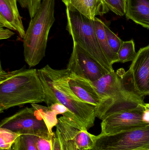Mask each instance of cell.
Masks as SVG:
<instances>
[{
    "label": "cell",
    "mask_w": 149,
    "mask_h": 150,
    "mask_svg": "<svg viewBox=\"0 0 149 150\" xmlns=\"http://www.w3.org/2000/svg\"><path fill=\"white\" fill-rule=\"evenodd\" d=\"M92 83L101 98L95 113L101 120L115 114L145 108L144 97L135 91L129 76L122 69L108 73Z\"/></svg>",
    "instance_id": "cell-1"
},
{
    "label": "cell",
    "mask_w": 149,
    "mask_h": 150,
    "mask_svg": "<svg viewBox=\"0 0 149 150\" xmlns=\"http://www.w3.org/2000/svg\"><path fill=\"white\" fill-rule=\"evenodd\" d=\"M37 71L47 106L54 103L62 104L87 130L94 126L96 106L81 100L73 93L68 82L71 73L68 69H54L47 65Z\"/></svg>",
    "instance_id": "cell-2"
},
{
    "label": "cell",
    "mask_w": 149,
    "mask_h": 150,
    "mask_svg": "<svg viewBox=\"0 0 149 150\" xmlns=\"http://www.w3.org/2000/svg\"><path fill=\"white\" fill-rule=\"evenodd\" d=\"M44 101L43 88L36 69L22 68L7 72L1 65V113L11 108Z\"/></svg>",
    "instance_id": "cell-3"
},
{
    "label": "cell",
    "mask_w": 149,
    "mask_h": 150,
    "mask_svg": "<svg viewBox=\"0 0 149 150\" xmlns=\"http://www.w3.org/2000/svg\"><path fill=\"white\" fill-rule=\"evenodd\" d=\"M54 8L55 0H43L29 24L23 41L24 60L29 67L45 56L49 33L56 20Z\"/></svg>",
    "instance_id": "cell-4"
},
{
    "label": "cell",
    "mask_w": 149,
    "mask_h": 150,
    "mask_svg": "<svg viewBox=\"0 0 149 150\" xmlns=\"http://www.w3.org/2000/svg\"><path fill=\"white\" fill-rule=\"evenodd\" d=\"M66 29L76 43L99 62L108 72L114 71L100 46L94 20L89 19L76 10L66 7Z\"/></svg>",
    "instance_id": "cell-5"
},
{
    "label": "cell",
    "mask_w": 149,
    "mask_h": 150,
    "mask_svg": "<svg viewBox=\"0 0 149 150\" xmlns=\"http://www.w3.org/2000/svg\"><path fill=\"white\" fill-rule=\"evenodd\" d=\"M0 128L7 129L20 135L36 136L51 140L50 133L39 112L34 108L26 107L2 120Z\"/></svg>",
    "instance_id": "cell-6"
},
{
    "label": "cell",
    "mask_w": 149,
    "mask_h": 150,
    "mask_svg": "<svg viewBox=\"0 0 149 150\" xmlns=\"http://www.w3.org/2000/svg\"><path fill=\"white\" fill-rule=\"evenodd\" d=\"M149 150V125L115 134L96 136L91 150Z\"/></svg>",
    "instance_id": "cell-7"
},
{
    "label": "cell",
    "mask_w": 149,
    "mask_h": 150,
    "mask_svg": "<svg viewBox=\"0 0 149 150\" xmlns=\"http://www.w3.org/2000/svg\"><path fill=\"white\" fill-rule=\"evenodd\" d=\"M56 134L64 150H91L96 136L74 121L62 116L58 118Z\"/></svg>",
    "instance_id": "cell-8"
},
{
    "label": "cell",
    "mask_w": 149,
    "mask_h": 150,
    "mask_svg": "<svg viewBox=\"0 0 149 150\" xmlns=\"http://www.w3.org/2000/svg\"><path fill=\"white\" fill-rule=\"evenodd\" d=\"M66 69L71 73L92 82L109 73L92 56L75 43H73Z\"/></svg>",
    "instance_id": "cell-9"
},
{
    "label": "cell",
    "mask_w": 149,
    "mask_h": 150,
    "mask_svg": "<svg viewBox=\"0 0 149 150\" xmlns=\"http://www.w3.org/2000/svg\"><path fill=\"white\" fill-rule=\"evenodd\" d=\"M144 108H137L112 115L102 120V135L115 134L149 125L143 120Z\"/></svg>",
    "instance_id": "cell-10"
},
{
    "label": "cell",
    "mask_w": 149,
    "mask_h": 150,
    "mask_svg": "<svg viewBox=\"0 0 149 150\" xmlns=\"http://www.w3.org/2000/svg\"><path fill=\"white\" fill-rule=\"evenodd\" d=\"M127 72L135 91L144 98L149 95V45L139 50Z\"/></svg>",
    "instance_id": "cell-11"
},
{
    "label": "cell",
    "mask_w": 149,
    "mask_h": 150,
    "mask_svg": "<svg viewBox=\"0 0 149 150\" xmlns=\"http://www.w3.org/2000/svg\"><path fill=\"white\" fill-rule=\"evenodd\" d=\"M17 1L0 0V27L15 31L23 39L26 31L17 8Z\"/></svg>",
    "instance_id": "cell-12"
},
{
    "label": "cell",
    "mask_w": 149,
    "mask_h": 150,
    "mask_svg": "<svg viewBox=\"0 0 149 150\" xmlns=\"http://www.w3.org/2000/svg\"><path fill=\"white\" fill-rule=\"evenodd\" d=\"M68 82L72 91L80 99L96 106L99 104L101 98L92 82L71 73Z\"/></svg>",
    "instance_id": "cell-13"
},
{
    "label": "cell",
    "mask_w": 149,
    "mask_h": 150,
    "mask_svg": "<svg viewBox=\"0 0 149 150\" xmlns=\"http://www.w3.org/2000/svg\"><path fill=\"white\" fill-rule=\"evenodd\" d=\"M67 8L76 10L89 19L102 16L109 11L103 0H70Z\"/></svg>",
    "instance_id": "cell-14"
},
{
    "label": "cell",
    "mask_w": 149,
    "mask_h": 150,
    "mask_svg": "<svg viewBox=\"0 0 149 150\" xmlns=\"http://www.w3.org/2000/svg\"><path fill=\"white\" fill-rule=\"evenodd\" d=\"M126 17L149 29V0H127Z\"/></svg>",
    "instance_id": "cell-15"
},
{
    "label": "cell",
    "mask_w": 149,
    "mask_h": 150,
    "mask_svg": "<svg viewBox=\"0 0 149 150\" xmlns=\"http://www.w3.org/2000/svg\"><path fill=\"white\" fill-rule=\"evenodd\" d=\"M94 23L100 46L108 62L112 66L114 63L119 62L117 54L113 52L108 41L105 30V23L97 17L94 18Z\"/></svg>",
    "instance_id": "cell-16"
},
{
    "label": "cell",
    "mask_w": 149,
    "mask_h": 150,
    "mask_svg": "<svg viewBox=\"0 0 149 150\" xmlns=\"http://www.w3.org/2000/svg\"><path fill=\"white\" fill-rule=\"evenodd\" d=\"M31 105V107L39 112L50 133L51 134H54L52 132V129L54 127H56L58 123V119L57 118L58 115L56 112L51 109L48 106H44L37 104Z\"/></svg>",
    "instance_id": "cell-17"
},
{
    "label": "cell",
    "mask_w": 149,
    "mask_h": 150,
    "mask_svg": "<svg viewBox=\"0 0 149 150\" xmlns=\"http://www.w3.org/2000/svg\"><path fill=\"white\" fill-rule=\"evenodd\" d=\"M137 54L135 51V44L133 40L123 41L117 53L119 62L125 63L133 62Z\"/></svg>",
    "instance_id": "cell-18"
},
{
    "label": "cell",
    "mask_w": 149,
    "mask_h": 150,
    "mask_svg": "<svg viewBox=\"0 0 149 150\" xmlns=\"http://www.w3.org/2000/svg\"><path fill=\"white\" fill-rule=\"evenodd\" d=\"M36 137L32 135H21L13 144L11 150H38Z\"/></svg>",
    "instance_id": "cell-19"
},
{
    "label": "cell",
    "mask_w": 149,
    "mask_h": 150,
    "mask_svg": "<svg viewBox=\"0 0 149 150\" xmlns=\"http://www.w3.org/2000/svg\"><path fill=\"white\" fill-rule=\"evenodd\" d=\"M20 135L9 129L0 128V149H11L17 139Z\"/></svg>",
    "instance_id": "cell-20"
},
{
    "label": "cell",
    "mask_w": 149,
    "mask_h": 150,
    "mask_svg": "<svg viewBox=\"0 0 149 150\" xmlns=\"http://www.w3.org/2000/svg\"><path fill=\"white\" fill-rule=\"evenodd\" d=\"M109 11L118 16H124L126 14L127 0H103Z\"/></svg>",
    "instance_id": "cell-21"
},
{
    "label": "cell",
    "mask_w": 149,
    "mask_h": 150,
    "mask_svg": "<svg viewBox=\"0 0 149 150\" xmlns=\"http://www.w3.org/2000/svg\"><path fill=\"white\" fill-rule=\"evenodd\" d=\"M105 28L107 38L109 46L113 52L117 54L123 41L117 35H115L106 24H105Z\"/></svg>",
    "instance_id": "cell-22"
},
{
    "label": "cell",
    "mask_w": 149,
    "mask_h": 150,
    "mask_svg": "<svg viewBox=\"0 0 149 150\" xmlns=\"http://www.w3.org/2000/svg\"><path fill=\"white\" fill-rule=\"evenodd\" d=\"M42 0H17L20 6L27 9L31 18L34 17L39 6Z\"/></svg>",
    "instance_id": "cell-23"
},
{
    "label": "cell",
    "mask_w": 149,
    "mask_h": 150,
    "mask_svg": "<svg viewBox=\"0 0 149 150\" xmlns=\"http://www.w3.org/2000/svg\"><path fill=\"white\" fill-rule=\"evenodd\" d=\"M36 144L38 150H52V139L49 141L36 136Z\"/></svg>",
    "instance_id": "cell-24"
},
{
    "label": "cell",
    "mask_w": 149,
    "mask_h": 150,
    "mask_svg": "<svg viewBox=\"0 0 149 150\" xmlns=\"http://www.w3.org/2000/svg\"><path fill=\"white\" fill-rule=\"evenodd\" d=\"M15 33L10 29L0 27V40L8 39L15 35Z\"/></svg>",
    "instance_id": "cell-25"
},
{
    "label": "cell",
    "mask_w": 149,
    "mask_h": 150,
    "mask_svg": "<svg viewBox=\"0 0 149 150\" xmlns=\"http://www.w3.org/2000/svg\"><path fill=\"white\" fill-rule=\"evenodd\" d=\"M52 150H64L60 140L54 134L52 136Z\"/></svg>",
    "instance_id": "cell-26"
},
{
    "label": "cell",
    "mask_w": 149,
    "mask_h": 150,
    "mask_svg": "<svg viewBox=\"0 0 149 150\" xmlns=\"http://www.w3.org/2000/svg\"><path fill=\"white\" fill-rule=\"evenodd\" d=\"M61 1L64 4L66 7H67L69 5L70 0H61Z\"/></svg>",
    "instance_id": "cell-27"
},
{
    "label": "cell",
    "mask_w": 149,
    "mask_h": 150,
    "mask_svg": "<svg viewBox=\"0 0 149 150\" xmlns=\"http://www.w3.org/2000/svg\"><path fill=\"white\" fill-rule=\"evenodd\" d=\"M145 108L149 109V102L148 103H146L145 105Z\"/></svg>",
    "instance_id": "cell-28"
},
{
    "label": "cell",
    "mask_w": 149,
    "mask_h": 150,
    "mask_svg": "<svg viewBox=\"0 0 149 150\" xmlns=\"http://www.w3.org/2000/svg\"><path fill=\"white\" fill-rule=\"evenodd\" d=\"M149 150L146 149H137V150Z\"/></svg>",
    "instance_id": "cell-29"
},
{
    "label": "cell",
    "mask_w": 149,
    "mask_h": 150,
    "mask_svg": "<svg viewBox=\"0 0 149 150\" xmlns=\"http://www.w3.org/2000/svg\"><path fill=\"white\" fill-rule=\"evenodd\" d=\"M0 150H11V149H9V150L0 149Z\"/></svg>",
    "instance_id": "cell-30"
}]
</instances>
